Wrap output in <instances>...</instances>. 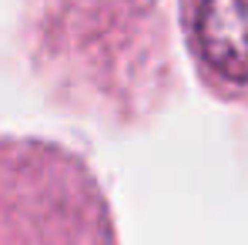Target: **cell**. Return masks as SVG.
<instances>
[{"instance_id":"6da1fadb","label":"cell","mask_w":248,"mask_h":245,"mask_svg":"<svg viewBox=\"0 0 248 245\" xmlns=\"http://www.w3.org/2000/svg\"><path fill=\"white\" fill-rule=\"evenodd\" d=\"M195 64L225 94H248V0H181Z\"/></svg>"}]
</instances>
